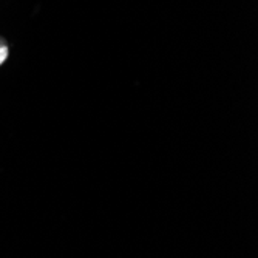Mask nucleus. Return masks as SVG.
I'll return each mask as SVG.
<instances>
[{"instance_id":"1","label":"nucleus","mask_w":258,"mask_h":258,"mask_svg":"<svg viewBox=\"0 0 258 258\" xmlns=\"http://www.w3.org/2000/svg\"><path fill=\"white\" fill-rule=\"evenodd\" d=\"M7 59H8V46L4 43V45H0V65H2Z\"/></svg>"},{"instance_id":"2","label":"nucleus","mask_w":258,"mask_h":258,"mask_svg":"<svg viewBox=\"0 0 258 258\" xmlns=\"http://www.w3.org/2000/svg\"><path fill=\"white\" fill-rule=\"evenodd\" d=\"M0 45H4V40H0Z\"/></svg>"}]
</instances>
